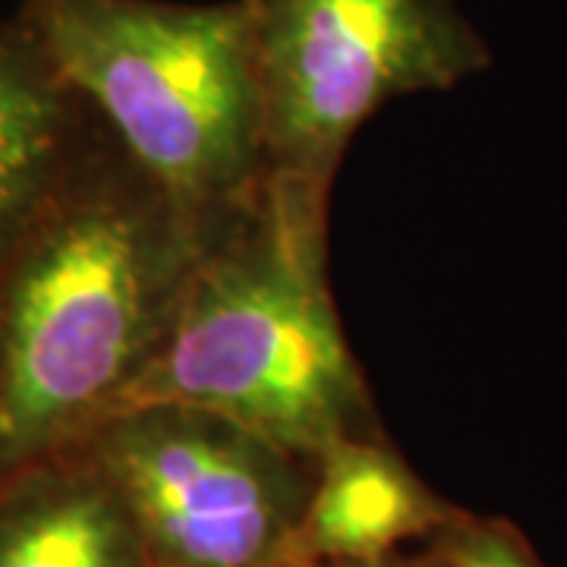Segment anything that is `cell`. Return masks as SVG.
<instances>
[{"instance_id":"obj_1","label":"cell","mask_w":567,"mask_h":567,"mask_svg":"<svg viewBox=\"0 0 567 567\" xmlns=\"http://www.w3.org/2000/svg\"><path fill=\"white\" fill-rule=\"evenodd\" d=\"M203 244L102 126L0 252V480L117 413L162 350Z\"/></svg>"},{"instance_id":"obj_2","label":"cell","mask_w":567,"mask_h":567,"mask_svg":"<svg viewBox=\"0 0 567 567\" xmlns=\"http://www.w3.org/2000/svg\"><path fill=\"white\" fill-rule=\"evenodd\" d=\"M155 404L227 416L303 461L382 435L328 284V215L262 181L205 230L162 350L117 413Z\"/></svg>"},{"instance_id":"obj_3","label":"cell","mask_w":567,"mask_h":567,"mask_svg":"<svg viewBox=\"0 0 567 567\" xmlns=\"http://www.w3.org/2000/svg\"><path fill=\"white\" fill-rule=\"evenodd\" d=\"M20 22L203 230L262 186V89L240 0H25Z\"/></svg>"},{"instance_id":"obj_4","label":"cell","mask_w":567,"mask_h":567,"mask_svg":"<svg viewBox=\"0 0 567 567\" xmlns=\"http://www.w3.org/2000/svg\"><path fill=\"white\" fill-rule=\"evenodd\" d=\"M265 114V183L328 215L350 142L382 107L492 63L461 0H240Z\"/></svg>"},{"instance_id":"obj_5","label":"cell","mask_w":567,"mask_h":567,"mask_svg":"<svg viewBox=\"0 0 567 567\" xmlns=\"http://www.w3.org/2000/svg\"><path fill=\"white\" fill-rule=\"evenodd\" d=\"M114 483L152 567H290L312 461L196 406H133L80 442Z\"/></svg>"},{"instance_id":"obj_6","label":"cell","mask_w":567,"mask_h":567,"mask_svg":"<svg viewBox=\"0 0 567 567\" xmlns=\"http://www.w3.org/2000/svg\"><path fill=\"white\" fill-rule=\"evenodd\" d=\"M451 505L382 435L344 439L312 461V488L297 561H379L432 539L454 520Z\"/></svg>"},{"instance_id":"obj_7","label":"cell","mask_w":567,"mask_h":567,"mask_svg":"<svg viewBox=\"0 0 567 567\" xmlns=\"http://www.w3.org/2000/svg\"><path fill=\"white\" fill-rule=\"evenodd\" d=\"M0 567H152L114 483L82 445L0 480Z\"/></svg>"},{"instance_id":"obj_8","label":"cell","mask_w":567,"mask_h":567,"mask_svg":"<svg viewBox=\"0 0 567 567\" xmlns=\"http://www.w3.org/2000/svg\"><path fill=\"white\" fill-rule=\"evenodd\" d=\"M102 123L20 20L0 25V252L99 140Z\"/></svg>"},{"instance_id":"obj_9","label":"cell","mask_w":567,"mask_h":567,"mask_svg":"<svg viewBox=\"0 0 567 567\" xmlns=\"http://www.w3.org/2000/svg\"><path fill=\"white\" fill-rule=\"evenodd\" d=\"M429 567H546L507 520L461 511L423 551Z\"/></svg>"},{"instance_id":"obj_10","label":"cell","mask_w":567,"mask_h":567,"mask_svg":"<svg viewBox=\"0 0 567 567\" xmlns=\"http://www.w3.org/2000/svg\"><path fill=\"white\" fill-rule=\"evenodd\" d=\"M290 567H429L425 555L406 558V555H388L379 561H293Z\"/></svg>"}]
</instances>
